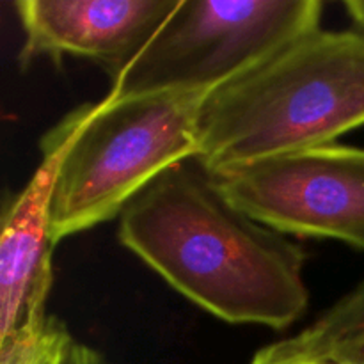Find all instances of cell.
Returning a JSON list of instances; mask_svg holds the SVG:
<instances>
[{
    "instance_id": "obj_1",
    "label": "cell",
    "mask_w": 364,
    "mask_h": 364,
    "mask_svg": "<svg viewBox=\"0 0 364 364\" xmlns=\"http://www.w3.org/2000/svg\"><path fill=\"white\" fill-rule=\"evenodd\" d=\"M117 237L224 322L281 331L308 309L301 245L237 208L198 156L142 188L119 215Z\"/></svg>"
},
{
    "instance_id": "obj_2",
    "label": "cell",
    "mask_w": 364,
    "mask_h": 364,
    "mask_svg": "<svg viewBox=\"0 0 364 364\" xmlns=\"http://www.w3.org/2000/svg\"><path fill=\"white\" fill-rule=\"evenodd\" d=\"M364 124V32L313 31L206 92L196 119L210 173L316 146Z\"/></svg>"
},
{
    "instance_id": "obj_3",
    "label": "cell",
    "mask_w": 364,
    "mask_h": 364,
    "mask_svg": "<svg viewBox=\"0 0 364 364\" xmlns=\"http://www.w3.org/2000/svg\"><path fill=\"white\" fill-rule=\"evenodd\" d=\"M205 95H107L71 110L55 127L66 148L50 203L53 244L121 215L159 174L198 156L196 119Z\"/></svg>"
},
{
    "instance_id": "obj_4",
    "label": "cell",
    "mask_w": 364,
    "mask_h": 364,
    "mask_svg": "<svg viewBox=\"0 0 364 364\" xmlns=\"http://www.w3.org/2000/svg\"><path fill=\"white\" fill-rule=\"evenodd\" d=\"M320 0H180L112 96L210 92L320 28Z\"/></svg>"
},
{
    "instance_id": "obj_5",
    "label": "cell",
    "mask_w": 364,
    "mask_h": 364,
    "mask_svg": "<svg viewBox=\"0 0 364 364\" xmlns=\"http://www.w3.org/2000/svg\"><path fill=\"white\" fill-rule=\"evenodd\" d=\"M213 176L237 208L279 233L333 238L364 251L363 148L333 142Z\"/></svg>"
},
{
    "instance_id": "obj_6",
    "label": "cell",
    "mask_w": 364,
    "mask_h": 364,
    "mask_svg": "<svg viewBox=\"0 0 364 364\" xmlns=\"http://www.w3.org/2000/svg\"><path fill=\"white\" fill-rule=\"evenodd\" d=\"M180 0H18L21 66L36 57H84L117 80L155 38Z\"/></svg>"
},
{
    "instance_id": "obj_7",
    "label": "cell",
    "mask_w": 364,
    "mask_h": 364,
    "mask_svg": "<svg viewBox=\"0 0 364 364\" xmlns=\"http://www.w3.org/2000/svg\"><path fill=\"white\" fill-rule=\"evenodd\" d=\"M66 142L55 127L43 137V160L28 183L6 203L0 237V340L50 322L53 283L50 203Z\"/></svg>"
},
{
    "instance_id": "obj_8",
    "label": "cell",
    "mask_w": 364,
    "mask_h": 364,
    "mask_svg": "<svg viewBox=\"0 0 364 364\" xmlns=\"http://www.w3.org/2000/svg\"><path fill=\"white\" fill-rule=\"evenodd\" d=\"M294 347L341 364H364V283L295 336Z\"/></svg>"
},
{
    "instance_id": "obj_9",
    "label": "cell",
    "mask_w": 364,
    "mask_h": 364,
    "mask_svg": "<svg viewBox=\"0 0 364 364\" xmlns=\"http://www.w3.org/2000/svg\"><path fill=\"white\" fill-rule=\"evenodd\" d=\"M71 340L66 326L52 316L43 329L0 340V364H50Z\"/></svg>"
},
{
    "instance_id": "obj_10",
    "label": "cell",
    "mask_w": 364,
    "mask_h": 364,
    "mask_svg": "<svg viewBox=\"0 0 364 364\" xmlns=\"http://www.w3.org/2000/svg\"><path fill=\"white\" fill-rule=\"evenodd\" d=\"M251 364H341L331 359L316 358V355L306 354L291 345V341L283 340L277 343L267 345L258 350L252 358Z\"/></svg>"
},
{
    "instance_id": "obj_11",
    "label": "cell",
    "mask_w": 364,
    "mask_h": 364,
    "mask_svg": "<svg viewBox=\"0 0 364 364\" xmlns=\"http://www.w3.org/2000/svg\"><path fill=\"white\" fill-rule=\"evenodd\" d=\"M50 364H102V358L95 348L71 340Z\"/></svg>"
},
{
    "instance_id": "obj_12",
    "label": "cell",
    "mask_w": 364,
    "mask_h": 364,
    "mask_svg": "<svg viewBox=\"0 0 364 364\" xmlns=\"http://www.w3.org/2000/svg\"><path fill=\"white\" fill-rule=\"evenodd\" d=\"M343 7L354 25H358L359 31L364 32V0H348L343 4Z\"/></svg>"
}]
</instances>
